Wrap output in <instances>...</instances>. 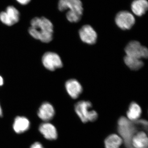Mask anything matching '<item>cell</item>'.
<instances>
[{
	"mask_svg": "<svg viewBox=\"0 0 148 148\" xmlns=\"http://www.w3.org/2000/svg\"><path fill=\"white\" fill-rule=\"evenodd\" d=\"M29 34L33 38L42 42L48 43L53 38V26L52 23L45 17H35L31 22Z\"/></svg>",
	"mask_w": 148,
	"mask_h": 148,
	"instance_id": "obj_1",
	"label": "cell"
},
{
	"mask_svg": "<svg viewBox=\"0 0 148 148\" xmlns=\"http://www.w3.org/2000/svg\"><path fill=\"white\" fill-rule=\"evenodd\" d=\"M58 8L61 11L69 10L66 17L70 22H78L82 16L83 9L80 0H59Z\"/></svg>",
	"mask_w": 148,
	"mask_h": 148,
	"instance_id": "obj_2",
	"label": "cell"
},
{
	"mask_svg": "<svg viewBox=\"0 0 148 148\" xmlns=\"http://www.w3.org/2000/svg\"><path fill=\"white\" fill-rule=\"evenodd\" d=\"M91 108L92 104L89 101H81L76 104L75 111L82 122L95 121L98 119V113Z\"/></svg>",
	"mask_w": 148,
	"mask_h": 148,
	"instance_id": "obj_3",
	"label": "cell"
},
{
	"mask_svg": "<svg viewBox=\"0 0 148 148\" xmlns=\"http://www.w3.org/2000/svg\"><path fill=\"white\" fill-rule=\"evenodd\" d=\"M125 51L126 56L138 59L147 58L148 57L147 48L141 45L137 41L130 42L125 47Z\"/></svg>",
	"mask_w": 148,
	"mask_h": 148,
	"instance_id": "obj_4",
	"label": "cell"
},
{
	"mask_svg": "<svg viewBox=\"0 0 148 148\" xmlns=\"http://www.w3.org/2000/svg\"><path fill=\"white\" fill-rule=\"evenodd\" d=\"M20 16L19 12L12 6H8L5 11L0 13V20L3 24L8 26H12L18 21Z\"/></svg>",
	"mask_w": 148,
	"mask_h": 148,
	"instance_id": "obj_5",
	"label": "cell"
},
{
	"mask_svg": "<svg viewBox=\"0 0 148 148\" xmlns=\"http://www.w3.org/2000/svg\"><path fill=\"white\" fill-rule=\"evenodd\" d=\"M42 61L44 66L48 70L53 71L63 66L60 56L55 53L46 52L43 56Z\"/></svg>",
	"mask_w": 148,
	"mask_h": 148,
	"instance_id": "obj_6",
	"label": "cell"
},
{
	"mask_svg": "<svg viewBox=\"0 0 148 148\" xmlns=\"http://www.w3.org/2000/svg\"><path fill=\"white\" fill-rule=\"evenodd\" d=\"M118 27L123 30L131 29L135 23V18L132 14L127 11H121L118 13L115 18Z\"/></svg>",
	"mask_w": 148,
	"mask_h": 148,
	"instance_id": "obj_7",
	"label": "cell"
},
{
	"mask_svg": "<svg viewBox=\"0 0 148 148\" xmlns=\"http://www.w3.org/2000/svg\"><path fill=\"white\" fill-rule=\"evenodd\" d=\"M79 35L82 40L88 44H94L97 40V34L93 28L89 25H85L82 27L80 29Z\"/></svg>",
	"mask_w": 148,
	"mask_h": 148,
	"instance_id": "obj_8",
	"label": "cell"
},
{
	"mask_svg": "<svg viewBox=\"0 0 148 148\" xmlns=\"http://www.w3.org/2000/svg\"><path fill=\"white\" fill-rule=\"evenodd\" d=\"M66 88L67 92L73 99H76L82 92V87L77 80L71 79L66 82Z\"/></svg>",
	"mask_w": 148,
	"mask_h": 148,
	"instance_id": "obj_9",
	"label": "cell"
},
{
	"mask_svg": "<svg viewBox=\"0 0 148 148\" xmlns=\"http://www.w3.org/2000/svg\"><path fill=\"white\" fill-rule=\"evenodd\" d=\"M38 114L42 120L49 121L53 118L55 114V110L51 104L48 102H45L40 107Z\"/></svg>",
	"mask_w": 148,
	"mask_h": 148,
	"instance_id": "obj_10",
	"label": "cell"
},
{
	"mask_svg": "<svg viewBox=\"0 0 148 148\" xmlns=\"http://www.w3.org/2000/svg\"><path fill=\"white\" fill-rule=\"evenodd\" d=\"M40 132L46 139L49 140H54L57 138L58 134L55 126L49 123H42L40 126Z\"/></svg>",
	"mask_w": 148,
	"mask_h": 148,
	"instance_id": "obj_11",
	"label": "cell"
},
{
	"mask_svg": "<svg viewBox=\"0 0 148 148\" xmlns=\"http://www.w3.org/2000/svg\"><path fill=\"white\" fill-rule=\"evenodd\" d=\"M148 138L145 132L141 131L132 138V145L135 148H146L148 146Z\"/></svg>",
	"mask_w": 148,
	"mask_h": 148,
	"instance_id": "obj_12",
	"label": "cell"
},
{
	"mask_svg": "<svg viewBox=\"0 0 148 148\" xmlns=\"http://www.w3.org/2000/svg\"><path fill=\"white\" fill-rule=\"evenodd\" d=\"M148 8V3L147 0H135L131 5L132 11L138 16H142L145 14Z\"/></svg>",
	"mask_w": 148,
	"mask_h": 148,
	"instance_id": "obj_13",
	"label": "cell"
},
{
	"mask_svg": "<svg viewBox=\"0 0 148 148\" xmlns=\"http://www.w3.org/2000/svg\"><path fill=\"white\" fill-rule=\"evenodd\" d=\"M30 122L27 118L23 116H18L14 120L13 128L17 133H23L29 129Z\"/></svg>",
	"mask_w": 148,
	"mask_h": 148,
	"instance_id": "obj_14",
	"label": "cell"
},
{
	"mask_svg": "<svg viewBox=\"0 0 148 148\" xmlns=\"http://www.w3.org/2000/svg\"><path fill=\"white\" fill-rule=\"evenodd\" d=\"M142 112L140 106L135 102H132L130 105L127 112V118L131 121L137 120L140 118Z\"/></svg>",
	"mask_w": 148,
	"mask_h": 148,
	"instance_id": "obj_15",
	"label": "cell"
},
{
	"mask_svg": "<svg viewBox=\"0 0 148 148\" xmlns=\"http://www.w3.org/2000/svg\"><path fill=\"white\" fill-rule=\"evenodd\" d=\"M123 143L122 139L116 134H111L105 141L106 148H120Z\"/></svg>",
	"mask_w": 148,
	"mask_h": 148,
	"instance_id": "obj_16",
	"label": "cell"
},
{
	"mask_svg": "<svg viewBox=\"0 0 148 148\" xmlns=\"http://www.w3.org/2000/svg\"><path fill=\"white\" fill-rule=\"evenodd\" d=\"M124 62L127 67L131 70L137 71L141 69L143 66V61L140 59L125 56L124 58Z\"/></svg>",
	"mask_w": 148,
	"mask_h": 148,
	"instance_id": "obj_17",
	"label": "cell"
},
{
	"mask_svg": "<svg viewBox=\"0 0 148 148\" xmlns=\"http://www.w3.org/2000/svg\"><path fill=\"white\" fill-rule=\"evenodd\" d=\"M30 148H44L42 146V145L39 143H35L34 144H33L32 146H31Z\"/></svg>",
	"mask_w": 148,
	"mask_h": 148,
	"instance_id": "obj_18",
	"label": "cell"
},
{
	"mask_svg": "<svg viewBox=\"0 0 148 148\" xmlns=\"http://www.w3.org/2000/svg\"><path fill=\"white\" fill-rule=\"evenodd\" d=\"M17 2L19 3L20 4L22 5H27L28 3L30 2L31 0H16Z\"/></svg>",
	"mask_w": 148,
	"mask_h": 148,
	"instance_id": "obj_19",
	"label": "cell"
},
{
	"mask_svg": "<svg viewBox=\"0 0 148 148\" xmlns=\"http://www.w3.org/2000/svg\"><path fill=\"white\" fill-rule=\"evenodd\" d=\"M3 78L0 76V86L3 85Z\"/></svg>",
	"mask_w": 148,
	"mask_h": 148,
	"instance_id": "obj_20",
	"label": "cell"
},
{
	"mask_svg": "<svg viewBox=\"0 0 148 148\" xmlns=\"http://www.w3.org/2000/svg\"><path fill=\"white\" fill-rule=\"evenodd\" d=\"M2 111L1 108L0 106V116H2Z\"/></svg>",
	"mask_w": 148,
	"mask_h": 148,
	"instance_id": "obj_21",
	"label": "cell"
}]
</instances>
